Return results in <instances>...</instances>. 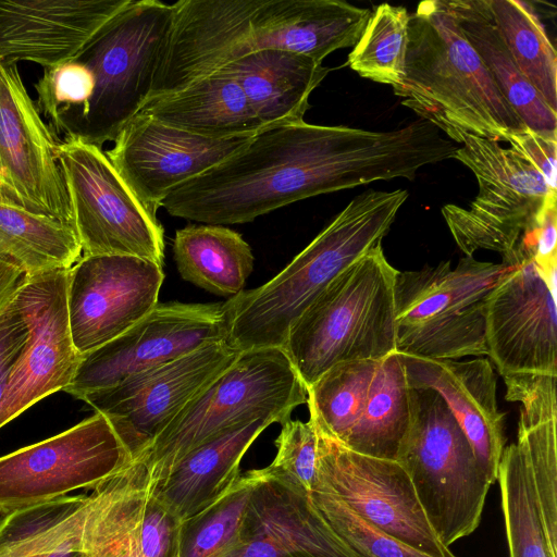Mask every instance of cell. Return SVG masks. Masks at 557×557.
<instances>
[{"label":"cell","mask_w":557,"mask_h":557,"mask_svg":"<svg viewBox=\"0 0 557 557\" xmlns=\"http://www.w3.org/2000/svg\"><path fill=\"white\" fill-rule=\"evenodd\" d=\"M57 159L82 256H132L163 267L164 232L117 174L102 148L60 140Z\"/></svg>","instance_id":"9"},{"label":"cell","mask_w":557,"mask_h":557,"mask_svg":"<svg viewBox=\"0 0 557 557\" xmlns=\"http://www.w3.org/2000/svg\"><path fill=\"white\" fill-rule=\"evenodd\" d=\"M79 524L77 525L74 532H72L70 535L63 537L62 540L50 546L48 549L42 552L39 557H88L85 554V552L81 548L78 542L77 531Z\"/></svg>","instance_id":"45"},{"label":"cell","mask_w":557,"mask_h":557,"mask_svg":"<svg viewBox=\"0 0 557 557\" xmlns=\"http://www.w3.org/2000/svg\"><path fill=\"white\" fill-rule=\"evenodd\" d=\"M497 481L509 557H557L548 544L531 473L521 447H505Z\"/></svg>","instance_id":"32"},{"label":"cell","mask_w":557,"mask_h":557,"mask_svg":"<svg viewBox=\"0 0 557 557\" xmlns=\"http://www.w3.org/2000/svg\"><path fill=\"white\" fill-rule=\"evenodd\" d=\"M260 469L242 473L215 504L182 523L178 557H225L236 545Z\"/></svg>","instance_id":"36"},{"label":"cell","mask_w":557,"mask_h":557,"mask_svg":"<svg viewBox=\"0 0 557 557\" xmlns=\"http://www.w3.org/2000/svg\"><path fill=\"white\" fill-rule=\"evenodd\" d=\"M380 360L342 362L307 387L310 419L315 426L343 443L357 422Z\"/></svg>","instance_id":"34"},{"label":"cell","mask_w":557,"mask_h":557,"mask_svg":"<svg viewBox=\"0 0 557 557\" xmlns=\"http://www.w3.org/2000/svg\"><path fill=\"white\" fill-rule=\"evenodd\" d=\"M94 87L92 73L74 58L44 69L35 84V104L59 143L61 135L63 139L77 138Z\"/></svg>","instance_id":"37"},{"label":"cell","mask_w":557,"mask_h":557,"mask_svg":"<svg viewBox=\"0 0 557 557\" xmlns=\"http://www.w3.org/2000/svg\"><path fill=\"white\" fill-rule=\"evenodd\" d=\"M25 276L14 262L0 256V311L11 301Z\"/></svg>","instance_id":"44"},{"label":"cell","mask_w":557,"mask_h":557,"mask_svg":"<svg viewBox=\"0 0 557 557\" xmlns=\"http://www.w3.org/2000/svg\"><path fill=\"white\" fill-rule=\"evenodd\" d=\"M485 300L457 312L396 324V352L437 360L487 355Z\"/></svg>","instance_id":"33"},{"label":"cell","mask_w":557,"mask_h":557,"mask_svg":"<svg viewBox=\"0 0 557 557\" xmlns=\"http://www.w3.org/2000/svg\"><path fill=\"white\" fill-rule=\"evenodd\" d=\"M276 456L262 468L267 476L310 496L317 474V430L313 421L288 419L275 441Z\"/></svg>","instance_id":"40"},{"label":"cell","mask_w":557,"mask_h":557,"mask_svg":"<svg viewBox=\"0 0 557 557\" xmlns=\"http://www.w3.org/2000/svg\"><path fill=\"white\" fill-rule=\"evenodd\" d=\"M408 196L406 189L356 196L272 280L228 298V342L240 352L283 347L290 326L318 295L382 243Z\"/></svg>","instance_id":"3"},{"label":"cell","mask_w":557,"mask_h":557,"mask_svg":"<svg viewBox=\"0 0 557 557\" xmlns=\"http://www.w3.org/2000/svg\"><path fill=\"white\" fill-rule=\"evenodd\" d=\"M134 461L101 413L0 457V513L95 490Z\"/></svg>","instance_id":"10"},{"label":"cell","mask_w":557,"mask_h":557,"mask_svg":"<svg viewBox=\"0 0 557 557\" xmlns=\"http://www.w3.org/2000/svg\"><path fill=\"white\" fill-rule=\"evenodd\" d=\"M461 32L524 125L557 138V112L519 70L498 33L487 0H445Z\"/></svg>","instance_id":"27"},{"label":"cell","mask_w":557,"mask_h":557,"mask_svg":"<svg viewBox=\"0 0 557 557\" xmlns=\"http://www.w3.org/2000/svg\"><path fill=\"white\" fill-rule=\"evenodd\" d=\"M454 159L474 174L479 193L468 208L448 203L442 214L457 246L467 257L478 250L502 256L516 265L517 247L530 230L552 190L531 161L512 147L465 135Z\"/></svg>","instance_id":"8"},{"label":"cell","mask_w":557,"mask_h":557,"mask_svg":"<svg viewBox=\"0 0 557 557\" xmlns=\"http://www.w3.org/2000/svg\"><path fill=\"white\" fill-rule=\"evenodd\" d=\"M557 194L552 193L541 209L534 225L528 230L518 247L531 257L542 273L557 276Z\"/></svg>","instance_id":"41"},{"label":"cell","mask_w":557,"mask_h":557,"mask_svg":"<svg viewBox=\"0 0 557 557\" xmlns=\"http://www.w3.org/2000/svg\"><path fill=\"white\" fill-rule=\"evenodd\" d=\"M397 354L411 388H431L444 399L493 484L505 437L491 362L485 358L455 361Z\"/></svg>","instance_id":"22"},{"label":"cell","mask_w":557,"mask_h":557,"mask_svg":"<svg viewBox=\"0 0 557 557\" xmlns=\"http://www.w3.org/2000/svg\"><path fill=\"white\" fill-rule=\"evenodd\" d=\"M218 71L235 79L260 123L271 127L304 121L309 97L330 69L306 54L265 49Z\"/></svg>","instance_id":"24"},{"label":"cell","mask_w":557,"mask_h":557,"mask_svg":"<svg viewBox=\"0 0 557 557\" xmlns=\"http://www.w3.org/2000/svg\"><path fill=\"white\" fill-rule=\"evenodd\" d=\"M58 145L16 64L0 61V202L73 227Z\"/></svg>","instance_id":"14"},{"label":"cell","mask_w":557,"mask_h":557,"mask_svg":"<svg viewBox=\"0 0 557 557\" xmlns=\"http://www.w3.org/2000/svg\"><path fill=\"white\" fill-rule=\"evenodd\" d=\"M45 552V550H44ZM41 553H37V554H29V555H23V556H17V557H39Z\"/></svg>","instance_id":"46"},{"label":"cell","mask_w":557,"mask_h":557,"mask_svg":"<svg viewBox=\"0 0 557 557\" xmlns=\"http://www.w3.org/2000/svg\"><path fill=\"white\" fill-rule=\"evenodd\" d=\"M397 270L382 244L337 275L290 326L283 349L306 387L335 364L396 351Z\"/></svg>","instance_id":"4"},{"label":"cell","mask_w":557,"mask_h":557,"mask_svg":"<svg viewBox=\"0 0 557 557\" xmlns=\"http://www.w3.org/2000/svg\"><path fill=\"white\" fill-rule=\"evenodd\" d=\"M260 471L238 541L225 557H358L319 513L310 496Z\"/></svg>","instance_id":"21"},{"label":"cell","mask_w":557,"mask_h":557,"mask_svg":"<svg viewBox=\"0 0 557 557\" xmlns=\"http://www.w3.org/2000/svg\"><path fill=\"white\" fill-rule=\"evenodd\" d=\"M305 383L282 347L243 351L198 393L137 459L154 492L189 451L234 426L259 417L277 423L307 404Z\"/></svg>","instance_id":"5"},{"label":"cell","mask_w":557,"mask_h":557,"mask_svg":"<svg viewBox=\"0 0 557 557\" xmlns=\"http://www.w3.org/2000/svg\"><path fill=\"white\" fill-rule=\"evenodd\" d=\"M0 256L33 275L70 269L82 257V247L73 227L0 202Z\"/></svg>","instance_id":"30"},{"label":"cell","mask_w":557,"mask_h":557,"mask_svg":"<svg viewBox=\"0 0 557 557\" xmlns=\"http://www.w3.org/2000/svg\"><path fill=\"white\" fill-rule=\"evenodd\" d=\"M173 253L181 276L223 297L239 294L253 268L251 248L242 235L222 225L177 230Z\"/></svg>","instance_id":"28"},{"label":"cell","mask_w":557,"mask_h":557,"mask_svg":"<svg viewBox=\"0 0 557 557\" xmlns=\"http://www.w3.org/2000/svg\"><path fill=\"white\" fill-rule=\"evenodd\" d=\"M162 265L132 256H82L70 268L67 311L83 356L116 338L157 305Z\"/></svg>","instance_id":"16"},{"label":"cell","mask_w":557,"mask_h":557,"mask_svg":"<svg viewBox=\"0 0 557 557\" xmlns=\"http://www.w3.org/2000/svg\"><path fill=\"white\" fill-rule=\"evenodd\" d=\"M396 461L446 547L479 527L492 482L437 392L410 389V423Z\"/></svg>","instance_id":"6"},{"label":"cell","mask_w":557,"mask_h":557,"mask_svg":"<svg viewBox=\"0 0 557 557\" xmlns=\"http://www.w3.org/2000/svg\"><path fill=\"white\" fill-rule=\"evenodd\" d=\"M77 537L88 557H171L178 521L129 466L88 495Z\"/></svg>","instance_id":"19"},{"label":"cell","mask_w":557,"mask_h":557,"mask_svg":"<svg viewBox=\"0 0 557 557\" xmlns=\"http://www.w3.org/2000/svg\"><path fill=\"white\" fill-rule=\"evenodd\" d=\"M401 104L454 143L465 135L506 141L528 128L461 32L445 0H425L409 15Z\"/></svg>","instance_id":"2"},{"label":"cell","mask_w":557,"mask_h":557,"mask_svg":"<svg viewBox=\"0 0 557 557\" xmlns=\"http://www.w3.org/2000/svg\"><path fill=\"white\" fill-rule=\"evenodd\" d=\"M410 389L398 354L381 359L363 409L339 444L361 455L397 460L410 423Z\"/></svg>","instance_id":"29"},{"label":"cell","mask_w":557,"mask_h":557,"mask_svg":"<svg viewBox=\"0 0 557 557\" xmlns=\"http://www.w3.org/2000/svg\"><path fill=\"white\" fill-rule=\"evenodd\" d=\"M172 17L171 4L129 0L74 57L95 82L77 138L101 148L139 112L151 95Z\"/></svg>","instance_id":"7"},{"label":"cell","mask_w":557,"mask_h":557,"mask_svg":"<svg viewBox=\"0 0 557 557\" xmlns=\"http://www.w3.org/2000/svg\"><path fill=\"white\" fill-rule=\"evenodd\" d=\"M310 499L332 530L358 557H432L371 525L315 481Z\"/></svg>","instance_id":"39"},{"label":"cell","mask_w":557,"mask_h":557,"mask_svg":"<svg viewBox=\"0 0 557 557\" xmlns=\"http://www.w3.org/2000/svg\"><path fill=\"white\" fill-rule=\"evenodd\" d=\"M556 284L525 256L486 297L487 356L503 379L557 376Z\"/></svg>","instance_id":"17"},{"label":"cell","mask_w":557,"mask_h":557,"mask_svg":"<svg viewBox=\"0 0 557 557\" xmlns=\"http://www.w3.org/2000/svg\"><path fill=\"white\" fill-rule=\"evenodd\" d=\"M88 495L63 496L3 515L0 519V556L25 544L48 545L78 525Z\"/></svg>","instance_id":"38"},{"label":"cell","mask_w":557,"mask_h":557,"mask_svg":"<svg viewBox=\"0 0 557 557\" xmlns=\"http://www.w3.org/2000/svg\"><path fill=\"white\" fill-rule=\"evenodd\" d=\"M129 0H0V61L73 59Z\"/></svg>","instance_id":"20"},{"label":"cell","mask_w":557,"mask_h":557,"mask_svg":"<svg viewBox=\"0 0 557 557\" xmlns=\"http://www.w3.org/2000/svg\"><path fill=\"white\" fill-rule=\"evenodd\" d=\"M251 137L211 139L137 113L106 154L135 197L156 215L172 190L226 160Z\"/></svg>","instance_id":"18"},{"label":"cell","mask_w":557,"mask_h":557,"mask_svg":"<svg viewBox=\"0 0 557 557\" xmlns=\"http://www.w3.org/2000/svg\"><path fill=\"white\" fill-rule=\"evenodd\" d=\"M272 417L240 422L189 451L154 491L159 500L181 521L221 499L240 476V462Z\"/></svg>","instance_id":"23"},{"label":"cell","mask_w":557,"mask_h":557,"mask_svg":"<svg viewBox=\"0 0 557 557\" xmlns=\"http://www.w3.org/2000/svg\"><path fill=\"white\" fill-rule=\"evenodd\" d=\"M448 158V143L424 120L376 132L305 121L264 127L234 154L172 190L176 218L242 224L289 203L376 181L413 180Z\"/></svg>","instance_id":"1"},{"label":"cell","mask_w":557,"mask_h":557,"mask_svg":"<svg viewBox=\"0 0 557 557\" xmlns=\"http://www.w3.org/2000/svg\"><path fill=\"white\" fill-rule=\"evenodd\" d=\"M138 113L211 139L251 137L264 128L239 85L221 71L149 99Z\"/></svg>","instance_id":"26"},{"label":"cell","mask_w":557,"mask_h":557,"mask_svg":"<svg viewBox=\"0 0 557 557\" xmlns=\"http://www.w3.org/2000/svg\"><path fill=\"white\" fill-rule=\"evenodd\" d=\"M231 304H158L129 330L82 356L64 392L82 399L127 377L228 338Z\"/></svg>","instance_id":"11"},{"label":"cell","mask_w":557,"mask_h":557,"mask_svg":"<svg viewBox=\"0 0 557 557\" xmlns=\"http://www.w3.org/2000/svg\"><path fill=\"white\" fill-rule=\"evenodd\" d=\"M227 339L86 394L82 400L103 414L139 458L183 408L239 356Z\"/></svg>","instance_id":"13"},{"label":"cell","mask_w":557,"mask_h":557,"mask_svg":"<svg viewBox=\"0 0 557 557\" xmlns=\"http://www.w3.org/2000/svg\"><path fill=\"white\" fill-rule=\"evenodd\" d=\"M69 270L26 275L13 296L28 333L0 409V429L42 398L64 391L76 373L82 355L70 329Z\"/></svg>","instance_id":"15"},{"label":"cell","mask_w":557,"mask_h":557,"mask_svg":"<svg viewBox=\"0 0 557 557\" xmlns=\"http://www.w3.org/2000/svg\"><path fill=\"white\" fill-rule=\"evenodd\" d=\"M487 4L519 70L557 112V54L544 25L521 1L487 0Z\"/></svg>","instance_id":"31"},{"label":"cell","mask_w":557,"mask_h":557,"mask_svg":"<svg viewBox=\"0 0 557 557\" xmlns=\"http://www.w3.org/2000/svg\"><path fill=\"white\" fill-rule=\"evenodd\" d=\"M409 15L405 7L377 5L348 55L350 69L370 81L398 86L405 76Z\"/></svg>","instance_id":"35"},{"label":"cell","mask_w":557,"mask_h":557,"mask_svg":"<svg viewBox=\"0 0 557 557\" xmlns=\"http://www.w3.org/2000/svg\"><path fill=\"white\" fill-rule=\"evenodd\" d=\"M507 143L524 154L544 177L547 186L556 190L557 138L535 133L529 128L511 134Z\"/></svg>","instance_id":"43"},{"label":"cell","mask_w":557,"mask_h":557,"mask_svg":"<svg viewBox=\"0 0 557 557\" xmlns=\"http://www.w3.org/2000/svg\"><path fill=\"white\" fill-rule=\"evenodd\" d=\"M12 299L0 311V409L7 395L10 376L28 333L26 323Z\"/></svg>","instance_id":"42"},{"label":"cell","mask_w":557,"mask_h":557,"mask_svg":"<svg viewBox=\"0 0 557 557\" xmlns=\"http://www.w3.org/2000/svg\"><path fill=\"white\" fill-rule=\"evenodd\" d=\"M518 264L484 262L465 256L454 269L450 261H442L435 267L398 271L395 281L396 324L450 314L483 301Z\"/></svg>","instance_id":"25"},{"label":"cell","mask_w":557,"mask_h":557,"mask_svg":"<svg viewBox=\"0 0 557 557\" xmlns=\"http://www.w3.org/2000/svg\"><path fill=\"white\" fill-rule=\"evenodd\" d=\"M315 430V482L401 543L432 557H456L436 536L398 461L355 453Z\"/></svg>","instance_id":"12"}]
</instances>
